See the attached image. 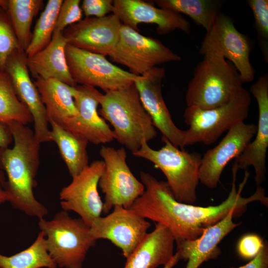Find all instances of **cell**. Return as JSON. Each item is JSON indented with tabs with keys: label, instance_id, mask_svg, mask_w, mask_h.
I'll return each mask as SVG.
<instances>
[{
	"label": "cell",
	"instance_id": "cell-1",
	"mask_svg": "<svg viewBox=\"0 0 268 268\" xmlns=\"http://www.w3.org/2000/svg\"><path fill=\"white\" fill-rule=\"evenodd\" d=\"M232 170V187L226 199L218 205L206 207L178 201L166 181H159L150 174L141 171L140 177L145 190L129 209L167 227L173 235L176 245L195 240L206 228L224 218L232 209L242 214L247 205L255 201L268 206V199L261 186L257 187L250 197L241 196L250 174L245 171L244 179L237 190L236 177L238 171L234 168Z\"/></svg>",
	"mask_w": 268,
	"mask_h": 268
},
{
	"label": "cell",
	"instance_id": "cell-2",
	"mask_svg": "<svg viewBox=\"0 0 268 268\" xmlns=\"http://www.w3.org/2000/svg\"><path fill=\"white\" fill-rule=\"evenodd\" d=\"M13 137L12 148H0V169L5 171L7 180L3 188L12 206L25 214L42 218L47 208L35 198L33 189L40 165V144L34 132L16 122L6 124Z\"/></svg>",
	"mask_w": 268,
	"mask_h": 268
},
{
	"label": "cell",
	"instance_id": "cell-3",
	"mask_svg": "<svg viewBox=\"0 0 268 268\" xmlns=\"http://www.w3.org/2000/svg\"><path fill=\"white\" fill-rule=\"evenodd\" d=\"M99 114L113 128L114 139L132 153L143 142L157 135L152 120L145 110L134 84L103 94Z\"/></svg>",
	"mask_w": 268,
	"mask_h": 268
},
{
	"label": "cell",
	"instance_id": "cell-4",
	"mask_svg": "<svg viewBox=\"0 0 268 268\" xmlns=\"http://www.w3.org/2000/svg\"><path fill=\"white\" fill-rule=\"evenodd\" d=\"M243 84L237 70L224 58L204 56L188 84L187 107L207 110L223 105L244 88Z\"/></svg>",
	"mask_w": 268,
	"mask_h": 268
},
{
	"label": "cell",
	"instance_id": "cell-5",
	"mask_svg": "<svg viewBox=\"0 0 268 268\" xmlns=\"http://www.w3.org/2000/svg\"><path fill=\"white\" fill-rule=\"evenodd\" d=\"M162 140L164 144L159 149L152 148L144 141L133 154L151 162L163 172L177 201L193 204L197 200L201 156L181 149L165 137Z\"/></svg>",
	"mask_w": 268,
	"mask_h": 268
},
{
	"label": "cell",
	"instance_id": "cell-6",
	"mask_svg": "<svg viewBox=\"0 0 268 268\" xmlns=\"http://www.w3.org/2000/svg\"><path fill=\"white\" fill-rule=\"evenodd\" d=\"M38 225L44 234L47 251L57 266L82 268L88 251L97 240L80 218H73L62 210L51 220L40 218Z\"/></svg>",
	"mask_w": 268,
	"mask_h": 268
},
{
	"label": "cell",
	"instance_id": "cell-7",
	"mask_svg": "<svg viewBox=\"0 0 268 268\" xmlns=\"http://www.w3.org/2000/svg\"><path fill=\"white\" fill-rule=\"evenodd\" d=\"M251 103L250 93L243 88L226 104L207 110L187 107L185 122V146L197 143L208 145L215 142L223 133L247 118Z\"/></svg>",
	"mask_w": 268,
	"mask_h": 268
},
{
	"label": "cell",
	"instance_id": "cell-8",
	"mask_svg": "<svg viewBox=\"0 0 268 268\" xmlns=\"http://www.w3.org/2000/svg\"><path fill=\"white\" fill-rule=\"evenodd\" d=\"M99 154L105 165L98 183L104 194L103 212L107 214L117 205L129 208L145 188L129 168L126 150L102 145Z\"/></svg>",
	"mask_w": 268,
	"mask_h": 268
},
{
	"label": "cell",
	"instance_id": "cell-9",
	"mask_svg": "<svg viewBox=\"0 0 268 268\" xmlns=\"http://www.w3.org/2000/svg\"><path fill=\"white\" fill-rule=\"evenodd\" d=\"M65 54L69 72L77 85L99 87L107 92L132 84L136 77L114 65L103 55L69 44Z\"/></svg>",
	"mask_w": 268,
	"mask_h": 268
},
{
	"label": "cell",
	"instance_id": "cell-10",
	"mask_svg": "<svg viewBox=\"0 0 268 268\" xmlns=\"http://www.w3.org/2000/svg\"><path fill=\"white\" fill-rule=\"evenodd\" d=\"M109 56L136 76L143 75L159 65L181 60L180 56L159 40L141 35L123 24L117 44Z\"/></svg>",
	"mask_w": 268,
	"mask_h": 268
},
{
	"label": "cell",
	"instance_id": "cell-11",
	"mask_svg": "<svg viewBox=\"0 0 268 268\" xmlns=\"http://www.w3.org/2000/svg\"><path fill=\"white\" fill-rule=\"evenodd\" d=\"M251 45L236 28L232 19L221 12L206 31L200 49L202 56H218L231 62L244 83L252 81L255 70L250 59Z\"/></svg>",
	"mask_w": 268,
	"mask_h": 268
},
{
	"label": "cell",
	"instance_id": "cell-12",
	"mask_svg": "<svg viewBox=\"0 0 268 268\" xmlns=\"http://www.w3.org/2000/svg\"><path fill=\"white\" fill-rule=\"evenodd\" d=\"M113 209L93 221L90 233L96 240L110 241L127 259L144 239L151 224L129 208L117 205Z\"/></svg>",
	"mask_w": 268,
	"mask_h": 268
},
{
	"label": "cell",
	"instance_id": "cell-13",
	"mask_svg": "<svg viewBox=\"0 0 268 268\" xmlns=\"http://www.w3.org/2000/svg\"><path fill=\"white\" fill-rule=\"evenodd\" d=\"M104 166L102 160L92 162L80 173L72 177L71 182L60 193L63 210L76 212L89 227L103 212V202L98 186Z\"/></svg>",
	"mask_w": 268,
	"mask_h": 268
},
{
	"label": "cell",
	"instance_id": "cell-14",
	"mask_svg": "<svg viewBox=\"0 0 268 268\" xmlns=\"http://www.w3.org/2000/svg\"><path fill=\"white\" fill-rule=\"evenodd\" d=\"M163 67H155L142 75L136 76L134 82L140 99L153 124L174 146L184 150L186 131L174 123L165 103L162 83L165 76Z\"/></svg>",
	"mask_w": 268,
	"mask_h": 268
},
{
	"label": "cell",
	"instance_id": "cell-15",
	"mask_svg": "<svg viewBox=\"0 0 268 268\" xmlns=\"http://www.w3.org/2000/svg\"><path fill=\"white\" fill-rule=\"evenodd\" d=\"M71 91L78 114L64 129L95 145L112 142L113 132L97 112L103 94L96 88L83 85L72 87Z\"/></svg>",
	"mask_w": 268,
	"mask_h": 268
},
{
	"label": "cell",
	"instance_id": "cell-16",
	"mask_svg": "<svg viewBox=\"0 0 268 268\" xmlns=\"http://www.w3.org/2000/svg\"><path fill=\"white\" fill-rule=\"evenodd\" d=\"M257 130L256 125L244 122L239 123L230 129L220 142L201 157L200 182L209 188H216L225 167L230 160L243 152Z\"/></svg>",
	"mask_w": 268,
	"mask_h": 268
},
{
	"label": "cell",
	"instance_id": "cell-17",
	"mask_svg": "<svg viewBox=\"0 0 268 268\" xmlns=\"http://www.w3.org/2000/svg\"><path fill=\"white\" fill-rule=\"evenodd\" d=\"M23 50L13 53L7 59L4 69L10 76L19 100L30 112L34 123V133L39 143L51 141L50 130L45 107L39 92L30 77Z\"/></svg>",
	"mask_w": 268,
	"mask_h": 268
},
{
	"label": "cell",
	"instance_id": "cell-18",
	"mask_svg": "<svg viewBox=\"0 0 268 268\" xmlns=\"http://www.w3.org/2000/svg\"><path fill=\"white\" fill-rule=\"evenodd\" d=\"M122 23L114 13L85 17L67 27L63 34L67 44L95 54L110 56L118 40Z\"/></svg>",
	"mask_w": 268,
	"mask_h": 268
},
{
	"label": "cell",
	"instance_id": "cell-19",
	"mask_svg": "<svg viewBox=\"0 0 268 268\" xmlns=\"http://www.w3.org/2000/svg\"><path fill=\"white\" fill-rule=\"evenodd\" d=\"M250 91L258 106L259 119L254 140L243 152L235 158L233 166L238 170L253 166L257 187L261 186L266 178V155L268 147V74L259 77L251 86Z\"/></svg>",
	"mask_w": 268,
	"mask_h": 268
},
{
	"label": "cell",
	"instance_id": "cell-20",
	"mask_svg": "<svg viewBox=\"0 0 268 268\" xmlns=\"http://www.w3.org/2000/svg\"><path fill=\"white\" fill-rule=\"evenodd\" d=\"M113 13L122 24L139 32L140 23L155 24L159 34H167L180 30L187 34L191 25L183 16L176 12L157 7L141 0H115Z\"/></svg>",
	"mask_w": 268,
	"mask_h": 268
},
{
	"label": "cell",
	"instance_id": "cell-21",
	"mask_svg": "<svg viewBox=\"0 0 268 268\" xmlns=\"http://www.w3.org/2000/svg\"><path fill=\"white\" fill-rule=\"evenodd\" d=\"M241 215L232 209L221 220L206 228L199 238L183 242L177 245L180 260L187 262L186 268H199L204 262L216 258L220 253V242L240 223L233 218Z\"/></svg>",
	"mask_w": 268,
	"mask_h": 268
},
{
	"label": "cell",
	"instance_id": "cell-22",
	"mask_svg": "<svg viewBox=\"0 0 268 268\" xmlns=\"http://www.w3.org/2000/svg\"><path fill=\"white\" fill-rule=\"evenodd\" d=\"M67 42L62 32H54L49 44L42 50L27 57L26 64L35 79L55 78L68 85H77L68 70L65 49Z\"/></svg>",
	"mask_w": 268,
	"mask_h": 268
},
{
	"label": "cell",
	"instance_id": "cell-23",
	"mask_svg": "<svg viewBox=\"0 0 268 268\" xmlns=\"http://www.w3.org/2000/svg\"><path fill=\"white\" fill-rule=\"evenodd\" d=\"M175 238L169 230L156 223L154 229L127 259L124 268H157L172 258Z\"/></svg>",
	"mask_w": 268,
	"mask_h": 268
},
{
	"label": "cell",
	"instance_id": "cell-24",
	"mask_svg": "<svg viewBox=\"0 0 268 268\" xmlns=\"http://www.w3.org/2000/svg\"><path fill=\"white\" fill-rule=\"evenodd\" d=\"M34 82L45 107L49 122L65 128L77 116L71 86L55 78H39Z\"/></svg>",
	"mask_w": 268,
	"mask_h": 268
},
{
	"label": "cell",
	"instance_id": "cell-25",
	"mask_svg": "<svg viewBox=\"0 0 268 268\" xmlns=\"http://www.w3.org/2000/svg\"><path fill=\"white\" fill-rule=\"evenodd\" d=\"M49 123L51 126V141L57 145L70 175L72 178L77 176L89 165L87 150L89 142L53 121H49Z\"/></svg>",
	"mask_w": 268,
	"mask_h": 268
},
{
	"label": "cell",
	"instance_id": "cell-26",
	"mask_svg": "<svg viewBox=\"0 0 268 268\" xmlns=\"http://www.w3.org/2000/svg\"><path fill=\"white\" fill-rule=\"evenodd\" d=\"M160 7L189 16L197 25L206 31L214 24L222 1L218 0H156Z\"/></svg>",
	"mask_w": 268,
	"mask_h": 268
},
{
	"label": "cell",
	"instance_id": "cell-27",
	"mask_svg": "<svg viewBox=\"0 0 268 268\" xmlns=\"http://www.w3.org/2000/svg\"><path fill=\"white\" fill-rule=\"evenodd\" d=\"M43 5L41 0H8L7 11L21 49L24 52L32 37L33 20Z\"/></svg>",
	"mask_w": 268,
	"mask_h": 268
},
{
	"label": "cell",
	"instance_id": "cell-28",
	"mask_svg": "<svg viewBox=\"0 0 268 268\" xmlns=\"http://www.w3.org/2000/svg\"><path fill=\"white\" fill-rule=\"evenodd\" d=\"M57 266L47 251L42 231L26 249L10 257L0 254V268H56Z\"/></svg>",
	"mask_w": 268,
	"mask_h": 268
},
{
	"label": "cell",
	"instance_id": "cell-29",
	"mask_svg": "<svg viewBox=\"0 0 268 268\" xmlns=\"http://www.w3.org/2000/svg\"><path fill=\"white\" fill-rule=\"evenodd\" d=\"M16 122L26 125L33 122L26 107L19 100L11 78L5 69L0 68V123Z\"/></svg>",
	"mask_w": 268,
	"mask_h": 268
},
{
	"label": "cell",
	"instance_id": "cell-30",
	"mask_svg": "<svg viewBox=\"0 0 268 268\" xmlns=\"http://www.w3.org/2000/svg\"><path fill=\"white\" fill-rule=\"evenodd\" d=\"M63 0H49L37 20L30 42L25 51L27 57L44 49L50 42Z\"/></svg>",
	"mask_w": 268,
	"mask_h": 268
},
{
	"label": "cell",
	"instance_id": "cell-31",
	"mask_svg": "<svg viewBox=\"0 0 268 268\" xmlns=\"http://www.w3.org/2000/svg\"><path fill=\"white\" fill-rule=\"evenodd\" d=\"M22 50L18 42L7 9L0 6V68L4 69L8 58Z\"/></svg>",
	"mask_w": 268,
	"mask_h": 268
},
{
	"label": "cell",
	"instance_id": "cell-32",
	"mask_svg": "<svg viewBox=\"0 0 268 268\" xmlns=\"http://www.w3.org/2000/svg\"><path fill=\"white\" fill-rule=\"evenodd\" d=\"M254 18V28L258 35L261 49L268 62V0H248Z\"/></svg>",
	"mask_w": 268,
	"mask_h": 268
},
{
	"label": "cell",
	"instance_id": "cell-33",
	"mask_svg": "<svg viewBox=\"0 0 268 268\" xmlns=\"http://www.w3.org/2000/svg\"><path fill=\"white\" fill-rule=\"evenodd\" d=\"M80 0H65L60 7L54 32H62L68 26L82 20Z\"/></svg>",
	"mask_w": 268,
	"mask_h": 268
},
{
	"label": "cell",
	"instance_id": "cell-34",
	"mask_svg": "<svg viewBox=\"0 0 268 268\" xmlns=\"http://www.w3.org/2000/svg\"><path fill=\"white\" fill-rule=\"evenodd\" d=\"M262 238L256 234H247L239 241L237 252L239 256L245 260H252L260 252L264 245Z\"/></svg>",
	"mask_w": 268,
	"mask_h": 268
},
{
	"label": "cell",
	"instance_id": "cell-35",
	"mask_svg": "<svg viewBox=\"0 0 268 268\" xmlns=\"http://www.w3.org/2000/svg\"><path fill=\"white\" fill-rule=\"evenodd\" d=\"M114 0H84L81 8L86 17L100 18L113 12Z\"/></svg>",
	"mask_w": 268,
	"mask_h": 268
},
{
	"label": "cell",
	"instance_id": "cell-36",
	"mask_svg": "<svg viewBox=\"0 0 268 268\" xmlns=\"http://www.w3.org/2000/svg\"><path fill=\"white\" fill-rule=\"evenodd\" d=\"M230 268H268V245L264 241V245L258 254L246 265Z\"/></svg>",
	"mask_w": 268,
	"mask_h": 268
},
{
	"label": "cell",
	"instance_id": "cell-37",
	"mask_svg": "<svg viewBox=\"0 0 268 268\" xmlns=\"http://www.w3.org/2000/svg\"><path fill=\"white\" fill-rule=\"evenodd\" d=\"M13 141L11 133L6 124L0 123V148H7ZM6 181L3 171L0 170V183L2 187Z\"/></svg>",
	"mask_w": 268,
	"mask_h": 268
},
{
	"label": "cell",
	"instance_id": "cell-38",
	"mask_svg": "<svg viewBox=\"0 0 268 268\" xmlns=\"http://www.w3.org/2000/svg\"><path fill=\"white\" fill-rule=\"evenodd\" d=\"M180 260L179 253L176 252L171 260L163 268H173Z\"/></svg>",
	"mask_w": 268,
	"mask_h": 268
},
{
	"label": "cell",
	"instance_id": "cell-39",
	"mask_svg": "<svg viewBox=\"0 0 268 268\" xmlns=\"http://www.w3.org/2000/svg\"><path fill=\"white\" fill-rule=\"evenodd\" d=\"M6 201H8V196L2 185L0 183V204Z\"/></svg>",
	"mask_w": 268,
	"mask_h": 268
},
{
	"label": "cell",
	"instance_id": "cell-40",
	"mask_svg": "<svg viewBox=\"0 0 268 268\" xmlns=\"http://www.w3.org/2000/svg\"><path fill=\"white\" fill-rule=\"evenodd\" d=\"M0 6H1L7 9V0H0Z\"/></svg>",
	"mask_w": 268,
	"mask_h": 268
}]
</instances>
